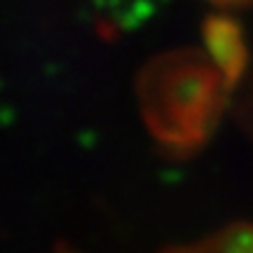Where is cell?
Instances as JSON below:
<instances>
[{
	"label": "cell",
	"mask_w": 253,
	"mask_h": 253,
	"mask_svg": "<svg viewBox=\"0 0 253 253\" xmlns=\"http://www.w3.org/2000/svg\"><path fill=\"white\" fill-rule=\"evenodd\" d=\"M230 87L207 49L162 52L136 78L138 115L164 155L188 157L213 134Z\"/></svg>",
	"instance_id": "cell-1"
},
{
	"label": "cell",
	"mask_w": 253,
	"mask_h": 253,
	"mask_svg": "<svg viewBox=\"0 0 253 253\" xmlns=\"http://www.w3.org/2000/svg\"><path fill=\"white\" fill-rule=\"evenodd\" d=\"M216 5H244V2H251V0H211Z\"/></svg>",
	"instance_id": "cell-4"
},
{
	"label": "cell",
	"mask_w": 253,
	"mask_h": 253,
	"mask_svg": "<svg viewBox=\"0 0 253 253\" xmlns=\"http://www.w3.org/2000/svg\"><path fill=\"white\" fill-rule=\"evenodd\" d=\"M52 253H78V251H75V249H73L68 242H59V244H54Z\"/></svg>",
	"instance_id": "cell-3"
},
{
	"label": "cell",
	"mask_w": 253,
	"mask_h": 253,
	"mask_svg": "<svg viewBox=\"0 0 253 253\" xmlns=\"http://www.w3.org/2000/svg\"><path fill=\"white\" fill-rule=\"evenodd\" d=\"M204 49L227 78V82L235 84L237 75L242 71V63H244L242 40L235 33V26L223 19L209 21L204 26Z\"/></svg>",
	"instance_id": "cell-2"
}]
</instances>
